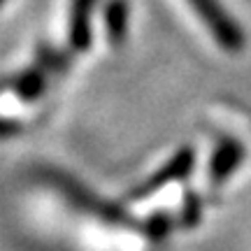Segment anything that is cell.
I'll return each mask as SVG.
<instances>
[{"label":"cell","instance_id":"cell-1","mask_svg":"<svg viewBox=\"0 0 251 251\" xmlns=\"http://www.w3.org/2000/svg\"><path fill=\"white\" fill-rule=\"evenodd\" d=\"M191 163H193V153H191V149L186 147L184 151H179L170 163H168V165H165V170H161L156 177H151V179H147L140 188H135L133 193L128 196V200L140 202V200L153 196L156 191H161L163 186H168V184H172V181L184 179V177L188 175V170H191Z\"/></svg>","mask_w":251,"mask_h":251},{"label":"cell","instance_id":"cell-4","mask_svg":"<svg viewBox=\"0 0 251 251\" xmlns=\"http://www.w3.org/2000/svg\"><path fill=\"white\" fill-rule=\"evenodd\" d=\"M93 0H75L72 5V42L84 47L89 42V12Z\"/></svg>","mask_w":251,"mask_h":251},{"label":"cell","instance_id":"cell-3","mask_svg":"<svg viewBox=\"0 0 251 251\" xmlns=\"http://www.w3.org/2000/svg\"><path fill=\"white\" fill-rule=\"evenodd\" d=\"M244 151L240 149V144L226 140L219 149H216L214 158H212V170H209V177H212V184H221L230 177V172L237 168V163L242 161Z\"/></svg>","mask_w":251,"mask_h":251},{"label":"cell","instance_id":"cell-2","mask_svg":"<svg viewBox=\"0 0 251 251\" xmlns=\"http://www.w3.org/2000/svg\"><path fill=\"white\" fill-rule=\"evenodd\" d=\"M191 2L198 9V14L202 17V21H207L209 30L214 33V37L221 45L228 47V49H237V47L242 45V37L237 33V28L228 21V17H226L221 9L216 7L214 0H191Z\"/></svg>","mask_w":251,"mask_h":251}]
</instances>
